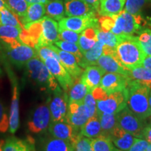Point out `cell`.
<instances>
[{
	"label": "cell",
	"instance_id": "cell-1",
	"mask_svg": "<svg viewBox=\"0 0 151 151\" xmlns=\"http://www.w3.org/2000/svg\"><path fill=\"white\" fill-rule=\"evenodd\" d=\"M112 55L128 69L141 66L146 56L138 37L133 35L119 36L115 52Z\"/></svg>",
	"mask_w": 151,
	"mask_h": 151
},
{
	"label": "cell",
	"instance_id": "cell-2",
	"mask_svg": "<svg viewBox=\"0 0 151 151\" xmlns=\"http://www.w3.org/2000/svg\"><path fill=\"white\" fill-rule=\"evenodd\" d=\"M127 106L141 120H145L151 116L149 104L150 89L137 81L130 80L127 88Z\"/></svg>",
	"mask_w": 151,
	"mask_h": 151
},
{
	"label": "cell",
	"instance_id": "cell-3",
	"mask_svg": "<svg viewBox=\"0 0 151 151\" xmlns=\"http://www.w3.org/2000/svg\"><path fill=\"white\" fill-rule=\"evenodd\" d=\"M25 67L29 78L42 91L52 93L60 86L53 75L38 56L29 60L26 63Z\"/></svg>",
	"mask_w": 151,
	"mask_h": 151
},
{
	"label": "cell",
	"instance_id": "cell-4",
	"mask_svg": "<svg viewBox=\"0 0 151 151\" xmlns=\"http://www.w3.org/2000/svg\"><path fill=\"white\" fill-rule=\"evenodd\" d=\"M4 46L11 62L18 68L25 66L29 60L38 56L35 48L24 44L20 41L15 40L4 43Z\"/></svg>",
	"mask_w": 151,
	"mask_h": 151
},
{
	"label": "cell",
	"instance_id": "cell-5",
	"mask_svg": "<svg viewBox=\"0 0 151 151\" xmlns=\"http://www.w3.org/2000/svg\"><path fill=\"white\" fill-rule=\"evenodd\" d=\"M116 116L118 126L134 137L143 139V129L146 127L145 121L138 118L127 106L116 113Z\"/></svg>",
	"mask_w": 151,
	"mask_h": 151
},
{
	"label": "cell",
	"instance_id": "cell-6",
	"mask_svg": "<svg viewBox=\"0 0 151 151\" xmlns=\"http://www.w3.org/2000/svg\"><path fill=\"white\" fill-rule=\"evenodd\" d=\"M115 24L111 32L118 36H132L140 29V16H134L124 10L118 15H114Z\"/></svg>",
	"mask_w": 151,
	"mask_h": 151
},
{
	"label": "cell",
	"instance_id": "cell-7",
	"mask_svg": "<svg viewBox=\"0 0 151 151\" xmlns=\"http://www.w3.org/2000/svg\"><path fill=\"white\" fill-rule=\"evenodd\" d=\"M127 88L120 91L108 94L104 99L97 101V112L107 114H116L127 106Z\"/></svg>",
	"mask_w": 151,
	"mask_h": 151
},
{
	"label": "cell",
	"instance_id": "cell-8",
	"mask_svg": "<svg viewBox=\"0 0 151 151\" xmlns=\"http://www.w3.org/2000/svg\"><path fill=\"white\" fill-rule=\"evenodd\" d=\"M52 94V96L48 101L51 121H66L69 105L67 93L59 86Z\"/></svg>",
	"mask_w": 151,
	"mask_h": 151
},
{
	"label": "cell",
	"instance_id": "cell-9",
	"mask_svg": "<svg viewBox=\"0 0 151 151\" xmlns=\"http://www.w3.org/2000/svg\"><path fill=\"white\" fill-rule=\"evenodd\" d=\"M51 122V116L48 103L42 104L37 106L32 114L27 126L31 132L39 134L48 128Z\"/></svg>",
	"mask_w": 151,
	"mask_h": 151
},
{
	"label": "cell",
	"instance_id": "cell-10",
	"mask_svg": "<svg viewBox=\"0 0 151 151\" xmlns=\"http://www.w3.org/2000/svg\"><path fill=\"white\" fill-rule=\"evenodd\" d=\"M43 63L53 75L62 90L67 93L72 86L74 80L62 66L60 60L54 58H49L45 60Z\"/></svg>",
	"mask_w": 151,
	"mask_h": 151
},
{
	"label": "cell",
	"instance_id": "cell-11",
	"mask_svg": "<svg viewBox=\"0 0 151 151\" xmlns=\"http://www.w3.org/2000/svg\"><path fill=\"white\" fill-rule=\"evenodd\" d=\"M89 118V113L83 101L69 102L66 121L70 124L77 132L81 131V127Z\"/></svg>",
	"mask_w": 151,
	"mask_h": 151
},
{
	"label": "cell",
	"instance_id": "cell-12",
	"mask_svg": "<svg viewBox=\"0 0 151 151\" xmlns=\"http://www.w3.org/2000/svg\"><path fill=\"white\" fill-rule=\"evenodd\" d=\"M98 19L96 16H73L64 18L58 23L59 29H68L81 33L86 28L98 24Z\"/></svg>",
	"mask_w": 151,
	"mask_h": 151
},
{
	"label": "cell",
	"instance_id": "cell-13",
	"mask_svg": "<svg viewBox=\"0 0 151 151\" xmlns=\"http://www.w3.org/2000/svg\"><path fill=\"white\" fill-rule=\"evenodd\" d=\"M41 26L42 32L37 46L53 44L56 41L60 40L59 26L56 20L45 16L41 19Z\"/></svg>",
	"mask_w": 151,
	"mask_h": 151
},
{
	"label": "cell",
	"instance_id": "cell-14",
	"mask_svg": "<svg viewBox=\"0 0 151 151\" xmlns=\"http://www.w3.org/2000/svg\"><path fill=\"white\" fill-rule=\"evenodd\" d=\"M8 74L10 77L13 88V95L11 99V104L9 114V131L14 134L19 127L20 117H19V88L18 81L14 76V73L11 70L8 71Z\"/></svg>",
	"mask_w": 151,
	"mask_h": 151
},
{
	"label": "cell",
	"instance_id": "cell-15",
	"mask_svg": "<svg viewBox=\"0 0 151 151\" xmlns=\"http://www.w3.org/2000/svg\"><path fill=\"white\" fill-rule=\"evenodd\" d=\"M130 79L125 75L116 73H107L103 76L100 87L108 94L123 90L127 88Z\"/></svg>",
	"mask_w": 151,
	"mask_h": 151
},
{
	"label": "cell",
	"instance_id": "cell-16",
	"mask_svg": "<svg viewBox=\"0 0 151 151\" xmlns=\"http://www.w3.org/2000/svg\"><path fill=\"white\" fill-rule=\"evenodd\" d=\"M54 51L57 52L59 56L60 61L68 73L71 76L73 80L80 77L83 72V69L78 65V60L73 55L69 53V52H65L62 50L58 47L54 46L53 44L48 45Z\"/></svg>",
	"mask_w": 151,
	"mask_h": 151
},
{
	"label": "cell",
	"instance_id": "cell-17",
	"mask_svg": "<svg viewBox=\"0 0 151 151\" xmlns=\"http://www.w3.org/2000/svg\"><path fill=\"white\" fill-rule=\"evenodd\" d=\"M64 4L68 17L96 16L97 11L84 0H64Z\"/></svg>",
	"mask_w": 151,
	"mask_h": 151
},
{
	"label": "cell",
	"instance_id": "cell-18",
	"mask_svg": "<svg viewBox=\"0 0 151 151\" xmlns=\"http://www.w3.org/2000/svg\"><path fill=\"white\" fill-rule=\"evenodd\" d=\"M48 130L53 137L63 139L71 143L80 133H78V132H77L67 121H51L48 127Z\"/></svg>",
	"mask_w": 151,
	"mask_h": 151
},
{
	"label": "cell",
	"instance_id": "cell-19",
	"mask_svg": "<svg viewBox=\"0 0 151 151\" xmlns=\"http://www.w3.org/2000/svg\"><path fill=\"white\" fill-rule=\"evenodd\" d=\"M106 71L97 65L88 66L81 76V80L86 85L90 92L100 86L101 80Z\"/></svg>",
	"mask_w": 151,
	"mask_h": 151
},
{
	"label": "cell",
	"instance_id": "cell-20",
	"mask_svg": "<svg viewBox=\"0 0 151 151\" xmlns=\"http://www.w3.org/2000/svg\"><path fill=\"white\" fill-rule=\"evenodd\" d=\"M111 141L117 148L127 151L134 142L137 137L132 136L117 125L109 135Z\"/></svg>",
	"mask_w": 151,
	"mask_h": 151
},
{
	"label": "cell",
	"instance_id": "cell-21",
	"mask_svg": "<svg viewBox=\"0 0 151 151\" xmlns=\"http://www.w3.org/2000/svg\"><path fill=\"white\" fill-rule=\"evenodd\" d=\"M97 65L106 71V73H116L128 76L129 70L124 67L116 57L113 55L102 54L97 60Z\"/></svg>",
	"mask_w": 151,
	"mask_h": 151
},
{
	"label": "cell",
	"instance_id": "cell-22",
	"mask_svg": "<svg viewBox=\"0 0 151 151\" xmlns=\"http://www.w3.org/2000/svg\"><path fill=\"white\" fill-rule=\"evenodd\" d=\"M4 151H36L35 140L31 137L23 139L9 137L5 141Z\"/></svg>",
	"mask_w": 151,
	"mask_h": 151
},
{
	"label": "cell",
	"instance_id": "cell-23",
	"mask_svg": "<svg viewBox=\"0 0 151 151\" xmlns=\"http://www.w3.org/2000/svg\"><path fill=\"white\" fill-rule=\"evenodd\" d=\"M46 14L45 4H29L25 14L21 18H19L22 25L32 23L40 20Z\"/></svg>",
	"mask_w": 151,
	"mask_h": 151
},
{
	"label": "cell",
	"instance_id": "cell-24",
	"mask_svg": "<svg viewBox=\"0 0 151 151\" xmlns=\"http://www.w3.org/2000/svg\"><path fill=\"white\" fill-rule=\"evenodd\" d=\"M126 0H100L99 14L100 16L118 15L124 9Z\"/></svg>",
	"mask_w": 151,
	"mask_h": 151
},
{
	"label": "cell",
	"instance_id": "cell-25",
	"mask_svg": "<svg viewBox=\"0 0 151 151\" xmlns=\"http://www.w3.org/2000/svg\"><path fill=\"white\" fill-rule=\"evenodd\" d=\"M104 45L99 41H97L91 49L83 53V58L79 63L81 67L85 69L88 66L97 65V60L103 54Z\"/></svg>",
	"mask_w": 151,
	"mask_h": 151
},
{
	"label": "cell",
	"instance_id": "cell-26",
	"mask_svg": "<svg viewBox=\"0 0 151 151\" xmlns=\"http://www.w3.org/2000/svg\"><path fill=\"white\" fill-rule=\"evenodd\" d=\"M80 134L90 139H94L102 135V129L97 113L88 119L86 124L81 127Z\"/></svg>",
	"mask_w": 151,
	"mask_h": 151
},
{
	"label": "cell",
	"instance_id": "cell-27",
	"mask_svg": "<svg viewBox=\"0 0 151 151\" xmlns=\"http://www.w3.org/2000/svg\"><path fill=\"white\" fill-rule=\"evenodd\" d=\"M88 92H90L89 90L86 85L81 80V76L74 79L72 86L67 92L69 102L83 101L84 98Z\"/></svg>",
	"mask_w": 151,
	"mask_h": 151
},
{
	"label": "cell",
	"instance_id": "cell-28",
	"mask_svg": "<svg viewBox=\"0 0 151 151\" xmlns=\"http://www.w3.org/2000/svg\"><path fill=\"white\" fill-rule=\"evenodd\" d=\"M46 14L55 20L60 21L65 16V4L63 0H50L45 4Z\"/></svg>",
	"mask_w": 151,
	"mask_h": 151
},
{
	"label": "cell",
	"instance_id": "cell-29",
	"mask_svg": "<svg viewBox=\"0 0 151 151\" xmlns=\"http://www.w3.org/2000/svg\"><path fill=\"white\" fill-rule=\"evenodd\" d=\"M129 70L128 77L130 80L137 81L139 83L148 87L151 89V71L143 66L132 68Z\"/></svg>",
	"mask_w": 151,
	"mask_h": 151
},
{
	"label": "cell",
	"instance_id": "cell-30",
	"mask_svg": "<svg viewBox=\"0 0 151 151\" xmlns=\"http://www.w3.org/2000/svg\"><path fill=\"white\" fill-rule=\"evenodd\" d=\"M71 142L52 137L45 141L42 151H70L73 150Z\"/></svg>",
	"mask_w": 151,
	"mask_h": 151
},
{
	"label": "cell",
	"instance_id": "cell-31",
	"mask_svg": "<svg viewBox=\"0 0 151 151\" xmlns=\"http://www.w3.org/2000/svg\"><path fill=\"white\" fill-rule=\"evenodd\" d=\"M23 28L12 25H0V39L4 43L20 41V34Z\"/></svg>",
	"mask_w": 151,
	"mask_h": 151
},
{
	"label": "cell",
	"instance_id": "cell-32",
	"mask_svg": "<svg viewBox=\"0 0 151 151\" xmlns=\"http://www.w3.org/2000/svg\"><path fill=\"white\" fill-rule=\"evenodd\" d=\"M97 114L102 129V135L109 137L114 128L118 125L116 114H107L98 112Z\"/></svg>",
	"mask_w": 151,
	"mask_h": 151
},
{
	"label": "cell",
	"instance_id": "cell-33",
	"mask_svg": "<svg viewBox=\"0 0 151 151\" xmlns=\"http://www.w3.org/2000/svg\"><path fill=\"white\" fill-rule=\"evenodd\" d=\"M92 148L93 151H116L110 137L101 135L94 139H92Z\"/></svg>",
	"mask_w": 151,
	"mask_h": 151
},
{
	"label": "cell",
	"instance_id": "cell-34",
	"mask_svg": "<svg viewBox=\"0 0 151 151\" xmlns=\"http://www.w3.org/2000/svg\"><path fill=\"white\" fill-rule=\"evenodd\" d=\"M0 25H12L23 28L18 16L7 8L0 9Z\"/></svg>",
	"mask_w": 151,
	"mask_h": 151
},
{
	"label": "cell",
	"instance_id": "cell-35",
	"mask_svg": "<svg viewBox=\"0 0 151 151\" xmlns=\"http://www.w3.org/2000/svg\"><path fill=\"white\" fill-rule=\"evenodd\" d=\"M54 44L58 48L61 49L62 50H64V51L69 52V53L73 55L76 58L79 65V63H80V62L83 58V53L81 52L78 44H76L75 43L68 42V41L61 40L56 41Z\"/></svg>",
	"mask_w": 151,
	"mask_h": 151
},
{
	"label": "cell",
	"instance_id": "cell-36",
	"mask_svg": "<svg viewBox=\"0 0 151 151\" xmlns=\"http://www.w3.org/2000/svg\"><path fill=\"white\" fill-rule=\"evenodd\" d=\"M71 144L74 151H93L92 148V139L84 137L80 133L75 137Z\"/></svg>",
	"mask_w": 151,
	"mask_h": 151
},
{
	"label": "cell",
	"instance_id": "cell-37",
	"mask_svg": "<svg viewBox=\"0 0 151 151\" xmlns=\"http://www.w3.org/2000/svg\"><path fill=\"white\" fill-rule=\"evenodd\" d=\"M9 9L16 14L18 18H21L25 14L29 4L25 0H5Z\"/></svg>",
	"mask_w": 151,
	"mask_h": 151
},
{
	"label": "cell",
	"instance_id": "cell-38",
	"mask_svg": "<svg viewBox=\"0 0 151 151\" xmlns=\"http://www.w3.org/2000/svg\"><path fill=\"white\" fill-rule=\"evenodd\" d=\"M119 36L114 35L111 32H104L99 29L97 32V41L104 46L115 48L118 41Z\"/></svg>",
	"mask_w": 151,
	"mask_h": 151
},
{
	"label": "cell",
	"instance_id": "cell-39",
	"mask_svg": "<svg viewBox=\"0 0 151 151\" xmlns=\"http://www.w3.org/2000/svg\"><path fill=\"white\" fill-rule=\"evenodd\" d=\"M146 0H126L123 10L134 16H139Z\"/></svg>",
	"mask_w": 151,
	"mask_h": 151
},
{
	"label": "cell",
	"instance_id": "cell-40",
	"mask_svg": "<svg viewBox=\"0 0 151 151\" xmlns=\"http://www.w3.org/2000/svg\"><path fill=\"white\" fill-rule=\"evenodd\" d=\"M142 49L146 55H151V31L146 29L138 37Z\"/></svg>",
	"mask_w": 151,
	"mask_h": 151
},
{
	"label": "cell",
	"instance_id": "cell-41",
	"mask_svg": "<svg viewBox=\"0 0 151 151\" xmlns=\"http://www.w3.org/2000/svg\"><path fill=\"white\" fill-rule=\"evenodd\" d=\"M35 50L37 51L38 57L40 58L41 61L43 62L45 60L49 58H54L60 60L59 56L57 54V52L54 51L49 46H37L35 48Z\"/></svg>",
	"mask_w": 151,
	"mask_h": 151
},
{
	"label": "cell",
	"instance_id": "cell-42",
	"mask_svg": "<svg viewBox=\"0 0 151 151\" xmlns=\"http://www.w3.org/2000/svg\"><path fill=\"white\" fill-rule=\"evenodd\" d=\"M80 33L68 29H59V39L61 41L75 43L78 44Z\"/></svg>",
	"mask_w": 151,
	"mask_h": 151
},
{
	"label": "cell",
	"instance_id": "cell-43",
	"mask_svg": "<svg viewBox=\"0 0 151 151\" xmlns=\"http://www.w3.org/2000/svg\"><path fill=\"white\" fill-rule=\"evenodd\" d=\"M83 103L89 113L90 118L94 116L97 113V101L94 99L91 92H88L86 94L83 99Z\"/></svg>",
	"mask_w": 151,
	"mask_h": 151
},
{
	"label": "cell",
	"instance_id": "cell-44",
	"mask_svg": "<svg viewBox=\"0 0 151 151\" xmlns=\"http://www.w3.org/2000/svg\"><path fill=\"white\" fill-rule=\"evenodd\" d=\"M99 29L104 32H111L115 24L114 16H101L98 19Z\"/></svg>",
	"mask_w": 151,
	"mask_h": 151
},
{
	"label": "cell",
	"instance_id": "cell-45",
	"mask_svg": "<svg viewBox=\"0 0 151 151\" xmlns=\"http://www.w3.org/2000/svg\"><path fill=\"white\" fill-rule=\"evenodd\" d=\"M97 41V40L90 39V38L86 37V36L81 33V35H80V37H79L78 46L80 48L81 52L83 53L87 50L91 49L94 46Z\"/></svg>",
	"mask_w": 151,
	"mask_h": 151
},
{
	"label": "cell",
	"instance_id": "cell-46",
	"mask_svg": "<svg viewBox=\"0 0 151 151\" xmlns=\"http://www.w3.org/2000/svg\"><path fill=\"white\" fill-rule=\"evenodd\" d=\"M9 129V118L3 105L0 103V132L5 133Z\"/></svg>",
	"mask_w": 151,
	"mask_h": 151
},
{
	"label": "cell",
	"instance_id": "cell-47",
	"mask_svg": "<svg viewBox=\"0 0 151 151\" xmlns=\"http://www.w3.org/2000/svg\"><path fill=\"white\" fill-rule=\"evenodd\" d=\"M149 143L143 139L137 138L132 146L127 151H146Z\"/></svg>",
	"mask_w": 151,
	"mask_h": 151
},
{
	"label": "cell",
	"instance_id": "cell-48",
	"mask_svg": "<svg viewBox=\"0 0 151 151\" xmlns=\"http://www.w3.org/2000/svg\"><path fill=\"white\" fill-rule=\"evenodd\" d=\"M143 139L148 141L149 143H151V127L148 126L143 129Z\"/></svg>",
	"mask_w": 151,
	"mask_h": 151
},
{
	"label": "cell",
	"instance_id": "cell-49",
	"mask_svg": "<svg viewBox=\"0 0 151 151\" xmlns=\"http://www.w3.org/2000/svg\"><path fill=\"white\" fill-rule=\"evenodd\" d=\"M143 67L146 68L148 70L151 71V55H146L144 59L142 62V65Z\"/></svg>",
	"mask_w": 151,
	"mask_h": 151
},
{
	"label": "cell",
	"instance_id": "cell-50",
	"mask_svg": "<svg viewBox=\"0 0 151 151\" xmlns=\"http://www.w3.org/2000/svg\"><path fill=\"white\" fill-rule=\"evenodd\" d=\"M86 3H88V4H90L91 6L97 11V12L99 13V3L100 0H84Z\"/></svg>",
	"mask_w": 151,
	"mask_h": 151
},
{
	"label": "cell",
	"instance_id": "cell-51",
	"mask_svg": "<svg viewBox=\"0 0 151 151\" xmlns=\"http://www.w3.org/2000/svg\"><path fill=\"white\" fill-rule=\"evenodd\" d=\"M29 4H46L48 0H25Z\"/></svg>",
	"mask_w": 151,
	"mask_h": 151
},
{
	"label": "cell",
	"instance_id": "cell-52",
	"mask_svg": "<svg viewBox=\"0 0 151 151\" xmlns=\"http://www.w3.org/2000/svg\"><path fill=\"white\" fill-rule=\"evenodd\" d=\"M4 8L9 9V7L8 6H7L5 0H0V9H4Z\"/></svg>",
	"mask_w": 151,
	"mask_h": 151
},
{
	"label": "cell",
	"instance_id": "cell-53",
	"mask_svg": "<svg viewBox=\"0 0 151 151\" xmlns=\"http://www.w3.org/2000/svg\"><path fill=\"white\" fill-rule=\"evenodd\" d=\"M5 141L4 140L0 141V151H4V145Z\"/></svg>",
	"mask_w": 151,
	"mask_h": 151
},
{
	"label": "cell",
	"instance_id": "cell-54",
	"mask_svg": "<svg viewBox=\"0 0 151 151\" xmlns=\"http://www.w3.org/2000/svg\"><path fill=\"white\" fill-rule=\"evenodd\" d=\"M149 104H150V107L151 109V89L150 91V95H149Z\"/></svg>",
	"mask_w": 151,
	"mask_h": 151
},
{
	"label": "cell",
	"instance_id": "cell-55",
	"mask_svg": "<svg viewBox=\"0 0 151 151\" xmlns=\"http://www.w3.org/2000/svg\"><path fill=\"white\" fill-rule=\"evenodd\" d=\"M146 151H151V143H149L148 148H147Z\"/></svg>",
	"mask_w": 151,
	"mask_h": 151
},
{
	"label": "cell",
	"instance_id": "cell-56",
	"mask_svg": "<svg viewBox=\"0 0 151 151\" xmlns=\"http://www.w3.org/2000/svg\"><path fill=\"white\" fill-rule=\"evenodd\" d=\"M3 74V71H2V69L1 67V65H0V76H1Z\"/></svg>",
	"mask_w": 151,
	"mask_h": 151
},
{
	"label": "cell",
	"instance_id": "cell-57",
	"mask_svg": "<svg viewBox=\"0 0 151 151\" xmlns=\"http://www.w3.org/2000/svg\"><path fill=\"white\" fill-rule=\"evenodd\" d=\"M70 151H74V150H73H73H70Z\"/></svg>",
	"mask_w": 151,
	"mask_h": 151
},
{
	"label": "cell",
	"instance_id": "cell-58",
	"mask_svg": "<svg viewBox=\"0 0 151 151\" xmlns=\"http://www.w3.org/2000/svg\"><path fill=\"white\" fill-rule=\"evenodd\" d=\"M150 127H151V121H150Z\"/></svg>",
	"mask_w": 151,
	"mask_h": 151
}]
</instances>
